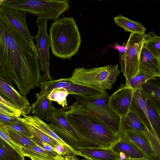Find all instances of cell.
Here are the masks:
<instances>
[{
  "label": "cell",
  "instance_id": "obj_3",
  "mask_svg": "<svg viewBox=\"0 0 160 160\" xmlns=\"http://www.w3.org/2000/svg\"><path fill=\"white\" fill-rule=\"evenodd\" d=\"M49 32L51 50L55 56L70 59L78 52L81 37L72 17H65L54 21Z\"/></svg>",
  "mask_w": 160,
  "mask_h": 160
},
{
  "label": "cell",
  "instance_id": "obj_18",
  "mask_svg": "<svg viewBox=\"0 0 160 160\" xmlns=\"http://www.w3.org/2000/svg\"><path fill=\"white\" fill-rule=\"evenodd\" d=\"M31 105L32 113L41 119L49 122L50 114L55 108L45 94L37 98Z\"/></svg>",
  "mask_w": 160,
  "mask_h": 160
},
{
  "label": "cell",
  "instance_id": "obj_6",
  "mask_svg": "<svg viewBox=\"0 0 160 160\" xmlns=\"http://www.w3.org/2000/svg\"><path fill=\"white\" fill-rule=\"evenodd\" d=\"M66 108H56L51 113L49 126L61 139L75 150L80 147H97L78 133L66 119Z\"/></svg>",
  "mask_w": 160,
  "mask_h": 160
},
{
  "label": "cell",
  "instance_id": "obj_19",
  "mask_svg": "<svg viewBox=\"0 0 160 160\" xmlns=\"http://www.w3.org/2000/svg\"><path fill=\"white\" fill-rule=\"evenodd\" d=\"M140 89L160 113V78L156 77L148 80Z\"/></svg>",
  "mask_w": 160,
  "mask_h": 160
},
{
  "label": "cell",
  "instance_id": "obj_17",
  "mask_svg": "<svg viewBox=\"0 0 160 160\" xmlns=\"http://www.w3.org/2000/svg\"><path fill=\"white\" fill-rule=\"evenodd\" d=\"M145 128L131 110L125 116L120 118L118 133L120 137L128 132H138L145 133Z\"/></svg>",
  "mask_w": 160,
  "mask_h": 160
},
{
  "label": "cell",
  "instance_id": "obj_8",
  "mask_svg": "<svg viewBox=\"0 0 160 160\" xmlns=\"http://www.w3.org/2000/svg\"><path fill=\"white\" fill-rule=\"evenodd\" d=\"M72 96L85 109L118 133L120 117L109 107L108 95L93 99L86 98L75 95Z\"/></svg>",
  "mask_w": 160,
  "mask_h": 160
},
{
  "label": "cell",
  "instance_id": "obj_38",
  "mask_svg": "<svg viewBox=\"0 0 160 160\" xmlns=\"http://www.w3.org/2000/svg\"><path fill=\"white\" fill-rule=\"evenodd\" d=\"M80 160H88L84 158V159H81Z\"/></svg>",
  "mask_w": 160,
  "mask_h": 160
},
{
  "label": "cell",
  "instance_id": "obj_21",
  "mask_svg": "<svg viewBox=\"0 0 160 160\" xmlns=\"http://www.w3.org/2000/svg\"><path fill=\"white\" fill-rule=\"evenodd\" d=\"M19 119L26 126L32 135L49 144L53 148L58 143L42 130L33 120L31 115L22 114Z\"/></svg>",
  "mask_w": 160,
  "mask_h": 160
},
{
  "label": "cell",
  "instance_id": "obj_34",
  "mask_svg": "<svg viewBox=\"0 0 160 160\" xmlns=\"http://www.w3.org/2000/svg\"><path fill=\"white\" fill-rule=\"evenodd\" d=\"M29 138L35 143L36 145L45 150L51 152L56 155H58L55 152L54 148L44 141L34 135H32Z\"/></svg>",
  "mask_w": 160,
  "mask_h": 160
},
{
  "label": "cell",
  "instance_id": "obj_2",
  "mask_svg": "<svg viewBox=\"0 0 160 160\" xmlns=\"http://www.w3.org/2000/svg\"><path fill=\"white\" fill-rule=\"evenodd\" d=\"M67 119L80 135L97 147L112 148L121 137L78 102L66 107Z\"/></svg>",
  "mask_w": 160,
  "mask_h": 160
},
{
  "label": "cell",
  "instance_id": "obj_25",
  "mask_svg": "<svg viewBox=\"0 0 160 160\" xmlns=\"http://www.w3.org/2000/svg\"><path fill=\"white\" fill-rule=\"evenodd\" d=\"M156 76L153 74L143 72H139L136 76L125 78V84L134 91L139 89L148 80Z\"/></svg>",
  "mask_w": 160,
  "mask_h": 160
},
{
  "label": "cell",
  "instance_id": "obj_23",
  "mask_svg": "<svg viewBox=\"0 0 160 160\" xmlns=\"http://www.w3.org/2000/svg\"><path fill=\"white\" fill-rule=\"evenodd\" d=\"M147 107L148 118L152 129L160 140V113L148 98Z\"/></svg>",
  "mask_w": 160,
  "mask_h": 160
},
{
  "label": "cell",
  "instance_id": "obj_32",
  "mask_svg": "<svg viewBox=\"0 0 160 160\" xmlns=\"http://www.w3.org/2000/svg\"><path fill=\"white\" fill-rule=\"evenodd\" d=\"M145 128V134L157 156V160H160V140L153 131Z\"/></svg>",
  "mask_w": 160,
  "mask_h": 160
},
{
  "label": "cell",
  "instance_id": "obj_35",
  "mask_svg": "<svg viewBox=\"0 0 160 160\" xmlns=\"http://www.w3.org/2000/svg\"><path fill=\"white\" fill-rule=\"evenodd\" d=\"M19 117L0 113V122L2 123H13L18 122Z\"/></svg>",
  "mask_w": 160,
  "mask_h": 160
},
{
  "label": "cell",
  "instance_id": "obj_16",
  "mask_svg": "<svg viewBox=\"0 0 160 160\" xmlns=\"http://www.w3.org/2000/svg\"><path fill=\"white\" fill-rule=\"evenodd\" d=\"M121 137L125 138L133 143L146 158L152 160H158L145 133L138 132H129Z\"/></svg>",
  "mask_w": 160,
  "mask_h": 160
},
{
  "label": "cell",
  "instance_id": "obj_4",
  "mask_svg": "<svg viewBox=\"0 0 160 160\" xmlns=\"http://www.w3.org/2000/svg\"><path fill=\"white\" fill-rule=\"evenodd\" d=\"M118 65H110L89 69L77 68L69 78L76 83L98 89H111L121 72Z\"/></svg>",
  "mask_w": 160,
  "mask_h": 160
},
{
  "label": "cell",
  "instance_id": "obj_9",
  "mask_svg": "<svg viewBox=\"0 0 160 160\" xmlns=\"http://www.w3.org/2000/svg\"><path fill=\"white\" fill-rule=\"evenodd\" d=\"M49 19L44 17H37L36 23L38 27L37 35L33 37L36 40V49L39 62L40 70L43 72L42 81L53 80L50 73L49 52L50 42L49 35L47 33V25Z\"/></svg>",
  "mask_w": 160,
  "mask_h": 160
},
{
  "label": "cell",
  "instance_id": "obj_30",
  "mask_svg": "<svg viewBox=\"0 0 160 160\" xmlns=\"http://www.w3.org/2000/svg\"><path fill=\"white\" fill-rule=\"evenodd\" d=\"M0 113L21 117L22 112L16 106L0 96Z\"/></svg>",
  "mask_w": 160,
  "mask_h": 160
},
{
  "label": "cell",
  "instance_id": "obj_27",
  "mask_svg": "<svg viewBox=\"0 0 160 160\" xmlns=\"http://www.w3.org/2000/svg\"><path fill=\"white\" fill-rule=\"evenodd\" d=\"M24 157L0 138V160H25Z\"/></svg>",
  "mask_w": 160,
  "mask_h": 160
},
{
  "label": "cell",
  "instance_id": "obj_14",
  "mask_svg": "<svg viewBox=\"0 0 160 160\" xmlns=\"http://www.w3.org/2000/svg\"><path fill=\"white\" fill-rule=\"evenodd\" d=\"M79 156L88 160H120L119 153L112 148L80 147Z\"/></svg>",
  "mask_w": 160,
  "mask_h": 160
},
{
  "label": "cell",
  "instance_id": "obj_11",
  "mask_svg": "<svg viewBox=\"0 0 160 160\" xmlns=\"http://www.w3.org/2000/svg\"><path fill=\"white\" fill-rule=\"evenodd\" d=\"M0 12L3 15L13 27L26 37L35 47L33 37L31 35L27 26L26 11L18 9L0 6Z\"/></svg>",
  "mask_w": 160,
  "mask_h": 160
},
{
  "label": "cell",
  "instance_id": "obj_20",
  "mask_svg": "<svg viewBox=\"0 0 160 160\" xmlns=\"http://www.w3.org/2000/svg\"><path fill=\"white\" fill-rule=\"evenodd\" d=\"M112 147L119 153L123 154L125 158H146L141 151L132 142L123 137Z\"/></svg>",
  "mask_w": 160,
  "mask_h": 160
},
{
  "label": "cell",
  "instance_id": "obj_37",
  "mask_svg": "<svg viewBox=\"0 0 160 160\" xmlns=\"http://www.w3.org/2000/svg\"><path fill=\"white\" fill-rule=\"evenodd\" d=\"M120 160H152L147 158H125Z\"/></svg>",
  "mask_w": 160,
  "mask_h": 160
},
{
  "label": "cell",
  "instance_id": "obj_22",
  "mask_svg": "<svg viewBox=\"0 0 160 160\" xmlns=\"http://www.w3.org/2000/svg\"><path fill=\"white\" fill-rule=\"evenodd\" d=\"M114 21L117 25L124 29L125 31L145 33L146 28L138 21H133L121 15L114 17Z\"/></svg>",
  "mask_w": 160,
  "mask_h": 160
},
{
  "label": "cell",
  "instance_id": "obj_15",
  "mask_svg": "<svg viewBox=\"0 0 160 160\" xmlns=\"http://www.w3.org/2000/svg\"><path fill=\"white\" fill-rule=\"evenodd\" d=\"M141 72L151 74L160 78L159 60L148 50L144 44L139 61L138 73Z\"/></svg>",
  "mask_w": 160,
  "mask_h": 160
},
{
  "label": "cell",
  "instance_id": "obj_28",
  "mask_svg": "<svg viewBox=\"0 0 160 160\" xmlns=\"http://www.w3.org/2000/svg\"><path fill=\"white\" fill-rule=\"evenodd\" d=\"M6 134L16 143L21 146L32 147L36 145L29 138L16 131L6 128L0 125Z\"/></svg>",
  "mask_w": 160,
  "mask_h": 160
},
{
  "label": "cell",
  "instance_id": "obj_29",
  "mask_svg": "<svg viewBox=\"0 0 160 160\" xmlns=\"http://www.w3.org/2000/svg\"><path fill=\"white\" fill-rule=\"evenodd\" d=\"M69 94L65 89L58 88L53 89L47 95V98L49 100L56 102L65 108L68 107L67 98Z\"/></svg>",
  "mask_w": 160,
  "mask_h": 160
},
{
  "label": "cell",
  "instance_id": "obj_26",
  "mask_svg": "<svg viewBox=\"0 0 160 160\" xmlns=\"http://www.w3.org/2000/svg\"><path fill=\"white\" fill-rule=\"evenodd\" d=\"M22 149L24 157L33 156L44 159L52 160L57 156L37 145L28 147L22 146Z\"/></svg>",
  "mask_w": 160,
  "mask_h": 160
},
{
  "label": "cell",
  "instance_id": "obj_10",
  "mask_svg": "<svg viewBox=\"0 0 160 160\" xmlns=\"http://www.w3.org/2000/svg\"><path fill=\"white\" fill-rule=\"evenodd\" d=\"M134 91L126 85L121 84L118 89L108 99L110 108L121 118L130 111Z\"/></svg>",
  "mask_w": 160,
  "mask_h": 160
},
{
  "label": "cell",
  "instance_id": "obj_7",
  "mask_svg": "<svg viewBox=\"0 0 160 160\" xmlns=\"http://www.w3.org/2000/svg\"><path fill=\"white\" fill-rule=\"evenodd\" d=\"M146 35L145 33H131L125 52L119 54L121 71L125 78L134 77L138 73L140 55Z\"/></svg>",
  "mask_w": 160,
  "mask_h": 160
},
{
  "label": "cell",
  "instance_id": "obj_33",
  "mask_svg": "<svg viewBox=\"0 0 160 160\" xmlns=\"http://www.w3.org/2000/svg\"><path fill=\"white\" fill-rule=\"evenodd\" d=\"M0 138L3 139L8 145L16 151L21 156L24 157L21 146L12 140L5 133L2 128L0 127Z\"/></svg>",
  "mask_w": 160,
  "mask_h": 160
},
{
  "label": "cell",
  "instance_id": "obj_12",
  "mask_svg": "<svg viewBox=\"0 0 160 160\" xmlns=\"http://www.w3.org/2000/svg\"><path fill=\"white\" fill-rule=\"evenodd\" d=\"M0 96L16 106L22 114H29L31 110L28 100L3 78L0 77Z\"/></svg>",
  "mask_w": 160,
  "mask_h": 160
},
{
  "label": "cell",
  "instance_id": "obj_39",
  "mask_svg": "<svg viewBox=\"0 0 160 160\" xmlns=\"http://www.w3.org/2000/svg\"><path fill=\"white\" fill-rule=\"evenodd\" d=\"M159 61L160 62V58L159 59Z\"/></svg>",
  "mask_w": 160,
  "mask_h": 160
},
{
  "label": "cell",
  "instance_id": "obj_36",
  "mask_svg": "<svg viewBox=\"0 0 160 160\" xmlns=\"http://www.w3.org/2000/svg\"><path fill=\"white\" fill-rule=\"evenodd\" d=\"M28 157L29 158L32 160H48L41 159L33 156H29ZM52 160H79V159L77 157H72L61 156L58 154Z\"/></svg>",
  "mask_w": 160,
  "mask_h": 160
},
{
  "label": "cell",
  "instance_id": "obj_5",
  "mask_svg": "<svg viewBox=\"0 0 160 160\" xmlns=\"http://www.w3.org/2000/svg\"><path fill=\"white\" fill-rule=\"evenodd\" d=\"M69 2L67 0H0V6L20 9L54 21L68 10Z\"/></svg>",
  "mask_w": 160,
  "mask_h": 160
},
{
  "label": "cell",
  "instance_id": "obj_24",
  "mask_svg": "<svg viewBox=\"0 0 160 160\" xmlns=\"http://www.w3.org/2000/svg\"><path fill=\"white\" fill-rule=\"evenodd\" d=\"M144 44L153 55L158 59L160 58V36L149 32L146 34Z\"/></svg>",
  "mask_w": 160,
  "mask_h": 160
},
{
  "label": "cell",
  "instance_id": "obj_31",
  "mask_svg": "<svg viewBox=\"0 0 160 160\" xmlns=\"http://www.w3.org/2000/svg\"><path fill=\"white\" fill-rule=\"evenodd\" d=\"M0 125L6 128L11 129L21 133L29 138L33 135L25 124L20 119L18 122L15 123H8L0 122Z\"/></svg>",
  "mask_w": 160,
  "mask_h": 160
},
{
  "label": "cell",
  "instance_id": "obj_1",
  "mask_svg": "<svg viewBox=\"0 0 160 160\" xmlns=\"http://www.w3.org/2000/svg\"><path fill=\"white\" fill-rule=\"evenodd\" d=\"M36 48L0 12V77L26 97L42 77Z\"/></svg>",
  "mask_w": 160,
  "mask_h": 160
},
{
  "label": "cell",
  "instance_id": "obj_13",
  "mask_svg": "<svg viewBox=\"0 0 160 160\" xmlns=\"http://www.w3.org/2000/svg\"><path fill=\"white\" fill-rule=\"evenodd\" d=\"M147 99L148 98L140 89L134 91L130 110L136 115L145 128L150 131H153L150 124L147 112Z\"/></svg>",
  "mask_w": 160,
  "mask_h": 160
}]
</instances>
